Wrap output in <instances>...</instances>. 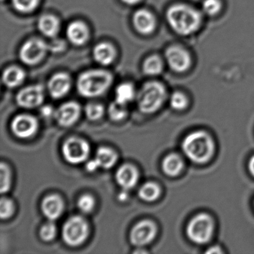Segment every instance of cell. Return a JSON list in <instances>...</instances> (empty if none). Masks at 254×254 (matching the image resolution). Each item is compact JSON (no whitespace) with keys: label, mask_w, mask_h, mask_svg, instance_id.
I'll list each match as a JSON object with an SVG mask.
<instances>
[{"label":"cell","mask_w":254,"mask_h":254,"mask_svg":"<svg viewBox=\"0 0 254 254\" xmlns=\"http://www.w3.org/2000/svg\"><path fill=\"white\" fill-rule=\"evenodd\" d=\"M166 21L172 30L181 36H190L198 32L203 21L200 10L187 3H175L168 8Z\"/></svg>","instance_id":"cell-1"},{"label":"cell","mask_w":254,"mask_h":254,"mask_svg":"<svg viewBox=\"0 0 254 254\" xmlns=\"http://www.w3.org/2000/svg\"><path fill=\"white\" fill-rule=\"evenodd\" d=\"M113 81L114 75L106 69H88L77 78V90L83 97H99L111 87Z\"/></svg>","instance_id":"cell-2"},{"label":"cell","mask_w":254,"mask_h":254,"mask_svg":"<svg viewBox=\"0 0 254 254\" xmlns=\"http://www.w3.org/2000/svg\"><path fill=\"white\" fill-rule=\"evenodd\" d=\"M214 142L212 138L198 130L189 134L182 143L184 154L191 161L203 164L210 160L214 153Z\"/></svg>","instance_id":"cell-3"},{"label":"cell","mask_w":254,"mask_h":254,"mask_svg":"<svg viewBox=\"0 0 254 254\" xmlns=\"http://www.w3.org/2000/svg\"><path fill=\"white\" fill-rule=\"evenodd\" d=\"M166 87L157 81L145 83L136 96L138 108L144 114H153L161 108L166 99Z\"/></svg>","instance_id":"cell-4"},{"label":"cell","mask_w":254,"mask_h":254,"mask_svg":"<svg viewBox=\"0 0 254 254\" xmlns=\"http://www.w3.org/2000/svg\"><path fill=\"white\" fill-rule=\"evenodd\" d=\"M49 52L50 44L41 38H30L20 47L19 59L27 66H35L44 60Z\"/></svg>","instance_id":"cell-5"},{"label":"cell","mask_w":254,"mask_h":254,"mask_svg":"<svg viewBox=\"0 0 254 254\" xmlns=\"http://www.w3.org/2000/svg\"><path fill=\"white\" fill-rule=\"evenodd\" d=\"M214 223L212 218L206 213L194 216L187 227V234L191 242L205 244L210 240L213 234Z\"/></svg>","instance_id":"cell-6"},{"label":"cell","mask_w":254,"mask_h":254,"mask_svg":"<svg viewBox=\"0 0 254 254\" xmlns=\"http://www.w3.org/2000/svg\"><path fill=\"white\" fill-rule=\"evenodd\" d=\"M89 234L87 221L81 216L69 218L62 228V238L66 245L76 247L81 245Z\"/></svg>","instance_id":"cell-7"},{"label":"cell","mask_w":254,"mask_h":254,"mask_svg":"<svg viewBox=\"0 0 254 254\" xmlns=\"http://www.w3.org/2000/svg\"><path fill=\"white\" fill-rule=\"evenodd\" d=\"M164 56L168 66L177 73L187 72L192 65L190 52L180 45L169 46L165 51Z\"/></svg>","instance_id":"cell-8"},{"label":"cell","mask_w":254,"mask_h":254,"mask_svg":"<svg viewBox=\"0 0 254 254\" xmlns=\"http://www.w3.org/2000/svg\"><path fill=\"white\" fill-rule=\"evenodd\" d=\"M90 150V145L84 139L71 137L63 144L62 154L66 162L77 165L87 160Z\"/></svg>","instance_id":"cell-9"},{"label":"cell","mask_w":254,"mask_h":254,"mask_svg":"<svg viewBox=\"0 0 254 254\" xmlns=\"http://www.w3.org/2000/svg\"><path fill=\"white\" fill-rule=\"evenodd\" d=\"M45 97V90L42 84H33L21 89L16 96L19 106L27 109L37 108L42 105Z\"/></svg>","instance_id":"cell-10"},{"label":"cell","mask_w":254,"mask_h":254,"mask_svg":"<svg viewBox=\"0 0 254 254\" xmlns=\"http://www.w3.org/2000/svg\"><path fill=\"white\" fill-rule=\"evenodd\" d=\"M157 234L155 224L150 220H142L133 226L130 232V243L136 247H142L151 243Z\"/></svg>","instance_id":"cell-11"},{"label":"cell","mask_w":254,"mask_h":254,"mask_svg":"<svg viewBox=\"0 0 254 254\" xmlns=\"http://www.w3.org/2000/svg\"><path fill=\"white\" fill-rule=\"evenodd\" d=\"M11 131L17 137L26 139L37 132L38 123L37 119L29 114H20L11 122Z\"/></svg>","instance_id":"cell-12"},{"label":"cell","mask_w":254,"mask_h":254,"mask_svg":"<svg viewBox=\"0 0 254 254\" xmlns=\"http://www.w3.org/2000/svg\"><path fill=\"white\" fill-rule=\"evenodd\" d=\"M132 24L136 32L142 35H151L157 28V19L151 11L140 8L133 13Z\"/></svg>","instance_id":"cell-13"},{"label":"cell","mask_w":254,"mask_h":254,"mask_svg":"<svg viewBox=\"0 0 254 254\" xmlns=\"http://www.w3.org/2000/svg\"><path fill=\"white\" fill-rule=\"evenodd\" d=\"M72 87L70 75L64 72H59L52 75L47 83V88L52 98L62 99L68 94Z\"/></svg>","instance_id":"cell-14"},{"label":"cell","mask_w":254,"mask_h":254,"mask_svg":"<svg viewBox=\"0 0 254 254\" xmlns=\"http://www.w3.org/2000/svg\"><path fill=\"white\" fill-rule=\"evenodd\" d=\"M81 106L75 102H68L61 105L54 116L57 123L62 127H69L79 118Z\"/></svg>","instance_id":"cell-15"},{"label":"cell","mask_w":254,"mask_h":254,"mask_svg":"<svg viewBox=\"0 0 254 254\" xmlns=\"http://www.w3.org/2000/svg\"><path fill=\"white\" fill-rule=\"evenodd\" d=\"M66 35L68 41L72 45L81 47L89 41L90 29L82 20H74L68 24Z\"/></svg>","instance_id":"cell-16"},{"label":"cell","mask_w":254,"mask_h":254,"mask_svg":"<svg viewBox=\"0 0 254 254\" xmlns=\"http://www.w3.org/2000/svg\"><path fill=\"white\" fill-rule=\"evenodd\" d=\"M63 200L58 194H50L44 197L41 203V210L50 221L58 219L63 213Z\"/></svg>","instance_id":"cell-17"},{"label":"cell","mask_w":254,"mask_h":254,"mask_svg":"<svg viewBox=\"0 0 254 254\" xmlns=\"http://www.w3.org/2000/svg\"><path fill=\"white\" fill-rule=\"evenodd\" d=\"M37 26L44 36L56 39L61 30V21L59 17L53 14H43L38 19Z\"/></svg>","instance_id":"cell-18"},{"label":"cell","mask_w":254,"mask_h":254,"mask_svg":"<svg viewBox=\"0 0 254 254\" xmlns=\"http://www.w3.org/2000/svg\"><path fill=\"white\" fill-rule=\"evenodd\" d=\"M93 57L99 64L104 66H109L114 63L117 58V50L110 43L101 42L93 47Z\"/></svg>","instance_id":"cell-19"},{"label":"cell","mask_w":254,"mask_h":254,"mask_svg":"<svg viewBox=\"0 0 254 254\" xmlns=\"http://www.w3.org/2000/svg\"><path fill=\"white\" fill-rule=\"evenodd\" d=\"M138 172L134 166L124 164L116 172V181L124 190H128L136 185L138 181Z\"/></svg>","instance_id":"cell-20"},{"label":"cell","mask_w":254,"mask_h":254,"mask_svg":"<svg viewBox=\"0 0 254 254\" xmlns=\"http://www.w3.org/2000/svg\"><path fill=\"white\" fill-rule=\"evenodd\" d=\"M26 75V72L21 67L8 66L2 72V83L8 88H15L23 84Z\"/></svg>","instance_id":"cell-21"},{"label":"cell","mask_w":254,"mask_h":254,"mask_svg":"<svg viewBox=\"0 0 254 254\" xmlns=\"http://www.w3.org/2000/svg\"><path fill=\"white\" fill-rule=\"evenodd\" d=\"M94 160L98 167L109 169L116 164L118 160V156L111 148L100 147L96 151Z\"/></svg>","instance_id":"cell-22"},{"label":"cell","mask_w":254,"mask_h":254,"mask_svg":"<svg viewBox=\"0 0 254 254\" xmlns=\"http://www.w3.org/2000/svg\"><path fill=\"white\" fill-rule=\"evenodd\" d=\"M164 69V62L157 55H151L144 60L142 63V72L145 75L154 76L163 72Z\"/></svg>","instance_id":"cell-23"},{"label":"cell","mask_w":254,"mask_h":254,"mask_svg":"<svg viewBox=\"0 0 254 254\" xmlns=\"http://www.w3.org/2000/svg\"><path fill=\"white\" fill-rule=\"evenodd\" d=\"M183 167L184 163L182 160L177 154H169L162 162L163 172L169 177H175L179 175Z\"/></svg>","instance_id":"cell-24"},{"label":"cell","mask_w":254,"mask_h":254,"mask_svg":"<svg viewBox=\"0 0 254 254\" xmlns=\"http://www.w3.org/2000/svg\"><path fill=\"white\" fill-rule=\"evenodd\" d=\"M136 96V90L132 83L124 82L119 84L116 88L115 101L123 105H127Z\"/></svg>","instance_id":"cell-25"},{"label":"cell","mask_w":254,"mask_h":254,"mask_svg":"<svg viewBox=\"0 0 254 254\" xmlns=\"http://www.w3.org/2000/svg\"><path fill=\"white\" fill-rule=\"evenodd\" d=\"M139 197L147 202L154 201L160 194V189L157 184L148 182L142 185L138 191Z\"/></svg>","instance_id":"cell-26"},{"label":"cell","mask_w":254,"mask_h":254,"mask_svg":"<svg viewBox=\"0 0 254 254\" xmlns=\"http://www.w3.org/2000/svg\"><path fill=\"white\" fill-rule=\"evenodd\" d=\"M41 0H11L13 8L20 14H31L39 6Z\"/></svg>","instance_id":"cell-27"},{"label":"cell","mask_w":254,"mask_h":254,"mask_svg":"<svg viewBox=\"0 0 254 254\" xmlns=\"http://www.w3.org/2000/svg\"><path fill=\"white\" fill-rule=\"evenodd\" d=\"M223 8L221 0H203L200 11L203 15L215 17L221 13Z\"/></svg>","instance_id":"cell-28"},{"label":"cell","mask_w":254,"mask_h":254,"mask_svg":"<svg viewBox=\"0 0 254 254\" xmlns=\"http://www.w3.org/2000/svg\"><path fill=\"white\" fill-rule=\"evenodd\" d=\"M108 114L110 118L114 121H120L126 118L127 114L126 105L119 103L117 101L111 103L108 108Z\"/></svg>","instance_id":"cell-29"},{"label":"cell","mask_w":254,"mask_h":254,"mask_svg":"<svg viewBox=\"0 0 254 254\" xmlns=\"http://www.w3.org/2000/svg\"><path fill=\"white\" fill-rule=\"evenodd\" d=\"M0 191L2 194L8 192L11 188V172L9 168L5 163H2L0 165Z\"/></svg>","instance_id":"cell-30"},{"label":"cell","mask_w":254,"mask_h":254,"mask_svg":"<svg viewBox=\"0 0 254 254\" xmlns=\"http://www.w3.org/2000/svg\"><path fill=\"white\" fill-rule=\"evenodd\" d=\"M84 111L89 120H97L103 116L105 109L101 104L90 102L86 105Z\"/></svg>","instance_id":"cell-31"},{"label":"cell","mask_w":254,"mask_h":254,"mask_svg":"<svg viewBox=\"0 0 254 254\" xmlns=\"http://www.w3.org/2000/svg\"><path fill=\"white\" fill-rule=\"evenodd\" d=\"M170 105L174 110L182 111L187 108L188 99L187 96L181 92H175L170 97Z\"/></svg>","instance_id":"cell-32"},{"label":"cell","mask_w":254,"mask_h":254,"mask_svg":"<svg viewBox=\"0 0 254 254\" xmlns=\"http://www.w3.org/2000/svg\"><path fill=\"white\" fill-rule=\"evenodd\" d=\"M52 221H53L44 224L40 230V237L44 242H50L53 240L57 233V227Z\"/></svg>","instance_id":"cell-33"},{"label":"cell","mask_w":254,"mask_h":254,"mask_svg":"<svg viewBox=\"0 0 254 254\" xmlns=\"http://www.w3.org/2000/svg\"><path fill=\"white\" fill-rule=\"evenodd\" d=\"M78 207L84 213H90L95 206V199L89 194H84L78 198Z\"/></svg>","instance_id":"cell-34"},{"label":"cell","mask_w":254,"mask_h":254,"mask_svg":"<svg viewBox=\"0 0 254 254\" xmlns=\"http://www.w3.org/2000/svg\"><path fill=\"white\" fill-rule=\"evenodd\" d=\"M14 203L11 199L2 197L0 200V217L2 219L10 218L14 213Z\"/></svg>","instance_id":"cell-35"},{"label":"cell","mask_w":254,"mask_h":254,"mask_svg":"<svg viewBox=\"0 0 254 254\" xmlns=\"http://www.w3.org/2000/svg\"><path fill=\"white\" fill-rule=\"evenodd\" d=\"M56 39L53 40V42L52 44H50V52H53V53H60V52L64 51L65 50V46L64 43L63 41H56Z\"/></svg>","instance_id":"cell-36"},{"label":"cell","mask_w":254,"mask_h":254,"mask_svg":"<svg viewBox=\"0 0 254 254\" xmlns=\"http://www.w3.org/2000/svg\"><path fill=\"white\" fill-rule=\"evenodd\" d=\"M41 113L44 117H49L53 114V109L50 105H45L41 108Z\"/></svg>","instance_id":"cell-37"},{"label":"cell","mask_w":254,"mask_h":254,"mask_svg":"<svg viewBox=\"0 0 254 254\" xmlns=\"http://www.w3.org/2000/svg\"><path fill=\"white\" fill-rule=\"evenodd\" d=\"M206 254H221L222 253L221 250L218 247H212L206 251Z\"/></svg>","instance_id":"cell-38"},{"label":"cell","mask_w":254,"mask_h":254,"mask_svg":"<svg viewBox=\"0 0 254 254\" xmlns=\"http://www.w3.org/2000/svg\"><path fill=\"white\" fill-rule=\"evenodd\" d=\"M142 0H121V2L123 3L126 4L128 5H135L136 4H139Z\"/></svg>","instance_id":"cell-39"},{"label":"cell","mask_w":254,"mask_h":254,"mask_svg":"<svg viewBox=\"0 0 254 254\" xmlns=\"http://www.w3.org/2000/svg\"><path fill=\"white\" fill-rule=\"evenodd\" d=\"M248 168H249V171L251 175L254 177V156H253L251 160H250Z\"/></svg>","instance_id":"cell-40"},{"label":"cell","mask_w":254,"mask_h":254,"mask_svg":"<svg viewBox=\"0 0 254 254\" xmlns=\"http://www.w3.org/2000/svg\"><path fill=\"white\" fill-rule=\"evenodd\" d=\"M126 191H127V190H125V191H122L120 194H119V200L120 201H125L127 199V193Z\"/></svg>","instance_id":"cell-41"},{"label":"cell","mask_w":254,"mask_h":254,"mask_svg":"<svg viewBox=\"0 0 254 254\" xmlns=\"http://www.w3.org/2000/svg\"><path fill=\"white\" fill-rule=\"evenodd\" d=\"M1 1H2V2H3L4 0H1Z\"/></svg>","instance_id":"cell-42"}]
</instances>
